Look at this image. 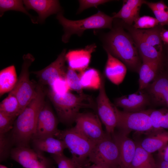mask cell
Segmentation results:
<instances>
[{
  "label": "cell",
  "mask_w": 168,
  "mask_h": 168,
  "mask_svg": "<svg viewBox=\"0 0 168 168\" xmlns=\"http://www.w3.org/2000/svg\"><path fill=\"white\" fill-rule=\"evenodd\" d=\"M57 119L49 105L45 101L39 112L32 139L56 137L59 130Z\"/></svg>",
  "instance_id": "obj_11"
},
{
  "label": "cell",
  "mask_w": 168,
  "mask_h": 168,
  "mask_svg": "<svg viewBox=\"0 0 168 168\" xmlns=\"http://www.w3.org/2000/svg\"><path fill=\"white\" fill-rule=\"evenodd\" d=\"M144 0H126L123 1L120 10L114 14V19H120L126 25L132 26L135 21L139 16V12L142 5L145 4Z\"/></svg>",
  "instance_id": "obj_21"
},
{
  "label": "cell",
  "mask_w": 168,
  "mask_h": 168,
  "mask_svg": "<svg viewBox=\"0 0 168 168\" xmlns=\"http://www.w3.org/2000/svg\"><path fill=\"white\" fill-rule=\"evenodd\" d=\"M149 96L151 102L157 105H166L168 94V75L157 74L154 80L144 90Z\"/></svg>",
  "instance_id": "obj_19"
},
{
  "label": "cell",
  "mask_w": 168,
  "mask_h": 168,
  "mask_svg": "<svg viewBox=\"0 0 168 168\" xmlns=\"http://www.w3.org/2000/svg\"><path fill=\"white\" fill-rule=\"evenodd\" d=\"M65 79L70 90L83 93V88L81 84L79 75L76 71L68 68L65 73Z\"/></svg>",
  "instance_id": "obj_32"
},
{
  "label": "cell",
  "mask_w": 168,
  "mask_h": 168,
  "mask_svg": "<svg viewBox=\"0 0 168 168\" xmlns=\"http://www.w3.org/2000/svg\"><path fill=\"white\" fill-rule=\"evenodd\" d=\"M36 96L15 119L12 137L17 146L27 147L32 139L38 115L44 102L45 93L41 85L36 87Z\"/></svg>",
  "instance_id": "obj_2"
},
{
  "label": "cell",
  "mask_w": 168,
  "mask_h": 168,
  "mask_svg": "<svg viewBox=\"0 0 168 168\" xmlns=\"http://www.w3.org/2000/svg\"><path fill=\"white\" fill-rule=\"evenodd\" d=\"M23 59L21 72L16 83L9 93L15 96L18 99L20 113L37 94V86L30 80L29 71V67L35 58L31 54L28 53L23 56Z\"/></svg>",
  "instance_id": "obj_6"
},
{
  "label": "cell",
  "mask_w": 168,
  "mask_h": 168,
  "mask_svg": "<svg viewBox=\"0 0 168 168\" xmlns=\"http://www.w3.org/2000/svg\"><path fill=\"white\" fill-rule=\"evenodd\" d=\"M33 168H46L44 167H35Z\"/></svg>",
  "instance_id": "obj_45"
},
{
  "label": "cell",
  "mask_w": 168,
  "mask_h": 168,
  "mask_svg": "<svg viewBox=\"0 0 168 168\" xmlns=\"http://www.w3.org/2000/svg\"><path fill=\"white\" fill-rule=\"evenodd\" d=\"M129 168H157L151 153L137 145L136 152Z\"/></svg>",
  "instance_id": "obj_25"
},
{
  "label": "cell",
  "mask_w": 168,
  "mask_h": 168,
  "mask_svg": "<svg viewBox=\"0 0 168 168\" xmlns=\"http://www.w3.org/2000/svg\"><path fill=\"white\" fill-rule=\"evenodd\" d=\"M167 106H168V104L167 105Z\"/></svg>",
  "instance_id": "obj_48"
},
{
  "label": "cell",
  "mask_w": 168,
  "mask_h": 168,
  "mask_svg": "<svg viewBox=\"0 0 168 168\" xmlns=\"http://www.w3.org/2000/svg\"><path fill=\"white\" fill-rule=\"evenodd\" d=\"M166 111L163 109L152 110L150 117L153 129L157 130L162 128L160 126L161 119L162 116Z\"/></svg>",
  "instance_id": "obj_37"
},
{
  "label": "cell",
  "mask_w": 168,
  "mask_h": 168,
  "mask_svg": "<svg viewBox=\"0 0 168 168\" xmlns=\"http://www.w3.org/2000/svg\"><path fill=\"white\" fill-rule=\"evenodd\" d=\"M159 25L156 18L150 16H139L134 21L132 26L138 29H148L153 28Z\"/></svg>",
  "instance_id": "obj_33"
},
{
  "label": "cell",
  "mask_w": 168,
  "mask_h": 168,
  "mask_svg": "<svg viewBox=\"0 0 168 168\" xmlns=\"http://www.w3.org/2000/svg\"><path fill=\"white\" fill-rule=\"evenodd\" d=\"M105 76L102 75L96 106L99 116L105 126L106 133L111 135L117 127V119L114 105L111 103L105 92Z\"/></svg>",
  "instance_id": "obj_9"
},
{
  "label": "cell",
  "mask_w": 168,
  "mask_h": 168,
  "mask_svg": "<svg viewBox=\"0 0 168 168\" xmlns=\"http://www.w3.org/2000/svg\"><path fill=\"white\" fill-rule=\"evenodd\" d=\"M88 159L89 162L110 168L120 166L118 147L111 135L107 133L104 138L95 144Z\"/></svg>",
  "instance_id": "obj_7"
},
{
  "label": "cell",
  "mask_w": 168,
  "mask_h": 168,
  "mask_svg": "<svg viewBox=\"0 0 168 168\" xmlns=\"http://www.w3.org/2000/svg\"><path fill=\"white\" fill-rule=\"evenodd\" d=\"M16 119L0 112V134H4L12 129Z\"/></svg>",
  "instance_id": "obj_34"
},
{
  "label": "cell",
  "mask_w": 168,
  "mask_h": 168,
  "mask_svg": "<svg viewBox=\"0 0 168 168\" xmlns=\"http://www.w3.org/2000/svg\"><path fill=\"white\" fill-rule=\"evenodd\" d=\"M83 168H110L108 167L105 166H104L93 163V164L90 165V164H88L85 166Z\"/></svg>",
  "instance_id": "obj_43"
},
{
  "label": "cell",
  "mask_w": 168,
  "mask_h": 168,
  "mask_svg": "<svg viewBox=\"0 0 168 168\" xmlns=\"http://www.w3.org/2000/svg\"><path fill=\"white\" fill-rule=\"evenodd\" d=\"M56 18L63 28L64 34L62 36V40L64 43L69 41L72 35L76 34L81 36L84 32L87 30L111 29L114 20L112 16L100 11L89 17L78 20L67 19L61 12L57 14Z\"/></svg>",
  "instance_id": "obj_4"
},
{
  "label": "cell",
  "mask_w": 168,
  "mask_h": 168,
  "mask_svg": "<svg viewBox=\"0 0 168 168\" xmlns=\"http://www.w3.org/2000/svg\"><path fill=\"white\" fill-rule=\"evenodd\" d=\"M66 50L64 49L57 58L44 68L31 73L35 75L41 85L51 86L57 79L65 78V55Z\"/></svg>",
  "instance_id": "obj_12"
},
{
  "label": "cell",
  "mask_w": 168,
  "mask_h": 168,
  "mask_svg": "<svg viewBox=\"0 0 168 168\" xmlns=\"http://www.w3.org/2000/svg\"><path fill=\"white\" fill-rule=\"evenodd\" d=\"M145 4L152 11L160 25L168 26V7L163 1L156 2L146 1Z\"/></svg>",
  "instance_id": "obj_31"
},
{
  "label": "cell",
  "mask_w": 168,
  "mask_h": 168,
  "mask_svg": "<svg viewBox=\"0 0 168 168\" xmlns=\"http://www.w3.org/2000/svg\"><path fill=\"white\" fill-rule=\"evenodd\" d=\"M112 135L118 147L120 166L123 168H129L135 154L137 145L127 134L122 132L114 133Z\"/></svg>",
  "instance_id": "obj_15"
},
{
  "label": "cell",
  "mask_w": 168,
  "mask_h": 168,
  "mask_svg": "<svg viewBox=\"0 0 168 168\" xmlns=\"http://www.w3.org/2000/svg\"><path fill=\"white\" fill-rule=\"evenodd\" d=\"M118 127L127 134L130 130L145 132L153 129L150 117L152 110L128 112L119 110L114 105Z\"/></svg>",
  "instance_id": "obj_8"
},
{
  "label": "cell",
  "mask_w": 168,
  "mask_h": 168,
  "mask_svg": "<svg viewBox=\"0 0 168 168\" xmlns=\"http://www.w3.org/2000/svg\"><path fill=\"white\" fill-rule=\"evenodd\" d=\"M115 168H123L122 167V166H121L119 165Z\"/></svg>",
  "instance_id": "obj_46"
},
{
  "label": "cell",
  "mask_w": 168,
  "mask_h": 168,
  "mask_svg": "<svg viewBox=\"0 0 168 168\" xmlns=\"http://www.w3.org/2000/svg\"><path fill=\"white\" fill-rule=\"evenodd\" d=\"M33 142L35 147L39 151L52 155L63 154L64 150L67 148L63 140L54 137L33 139Z\"/></svg>",
  "instance_id": "obj_23"
},
{
  "label": "cell",
  "mask_w": 168,
  "mask_h": 168,
  "mask_svg": "<svg viewBox=\"0 0 168 168\" xmlns=\"http://www.w3.org/2000/svg\"><path fill=\"white\" fill-rule=\"evenodd\" d=\"M58 168H77L72 159L65 156L63 153L58 155H52Z\"/></svg>",
  "instance_id": "obj_35"
},
{
  "label": "cell",
  "mask_w": 168,
  "mask_h": 168,
  "mask_svg": "<svg viewBox=\"0 0 168 168\" xmlns=\"http://www.w3.org/2000/svg\"><path fill=\"white\" fill-rule=\"evenodd\" d=\"M74 126L85 137L96 143L104 138L107 133L103 130L98 116L92 113H80Z\"/></svg>",
  "instance_id": "obj_10"
},
{
  "label": "cell",
  "mask_w": 168,
  "mask_h": 168,
  "mask_svg": "<svg viewBox=\"0 0 168 168\" xmlns=\"http://www.w3.org/2000/svg\"><path fill=\"white\" fill-rule=\"evenodd\" d=\"M47 94L59 120L65 124H71L75 122L81 109L94 107L91 97L83 93L75 95L69 91L59 94L50 88Z\"/></svg>",
  "instance_id": "obj_3"
},
{
  "label": "cell",
  "mask_w": 168,
  "mask_h": 168,
  "mask_svg": "<svg viewBox=\"0 0 168 168\" xmlns=\"http://www.w3.org/2000/svg\"><path fill=\"white\" fill-rule=\"evenodd\" d=\"M108 0H80L79 7L77 14H79L85 10L92 7H97L98 6L110 1Z\"/></svg>",
  "instance_id": "obj_36"
},
{
  "label": "cell",
  "mask_w": 168,
  "mask_h": 168,
  "mask_svg": "<svg viewBox=\"0 0 168 168\" xmlns=\"http://www.w3.org/2000/svg\"><path fill=\"white\" fill-rule=\"evenodd\" d=\"M139 69L138 90H145L155 79L161 64L154 61L142 60Z\"/></svg>",
  "instance_id": "obj_22"
},
{
  "label": "cell",
  "mask_w": 168,
  "mask_h": 168,
  "mask_svg": "<svg viewBox=\"0 0 168 168\" xmlns=\"http://www.w3.org/2000/svg\"><path fill=\"white\" fill-rule=\"evenodd\" d=\"M162 128L168 129V111H167L162 116L160 123Z\"/></svg>",
  "instance_id": "obj_41"
},
{
  "label": "cell",
  "mask_w": 168,
  "mask_h": 168,
  "mask_svg": "<svg viewBox=\"0 0 168 168\" xmlns=\"http://www.w3.org/2000/svg\"><path fill=\"white\" fill-rule=\"evenodd\" d=\"M24 4L27 9H32L38 15V22H43L50 15L61 12L59 1L56 0H25Z\"/></svg>",
  "instance_id": "obj_18"
},
{
  "label": "cell",
  "mask_w": 168,
  "mask_h": 168,
  "mask_svg": "<svg viewBox=\"0 0 168 168\" xmlns=\"http://www.w3.org/2000/svg\"><path fill=\"white\" fill-rule=\"evenodd\" d=\"M156 164L157 168H168V162L160 159Z\"/></svg>",
  "instance_id": "obj_42"
},
{
  "label": "cell",
  "mask_w": 168,
  "mask_h": 168,
  "mask_svg": "<svg viewBox=\"0 0 168 168\" xmlns=\"http://www.w3.org/2000/svg\"><path fill=\"white\" fill-rule=\"evenodd\" d=\"M11 156L24 168H46V163L42 157L27 147L17 146L12 150Z\"/></svg>",
  "instance_id": "obj_16"
},
{
  "label": "cell",
  "mask_w": 168,
  "mask_h": 168,
  "mask_svg": "<svg viewBox=\"0 0 168 168\" xmlns=\"http://www.w3.org/2000/svg\"><path fill=\"white\" fill-rule=\"evenodd\" d=\"M106 52L107 59L104 69L105 75L113 83L119 85L123 81L127 68L121 61Z\"/></svg>",
  "instance_id": "obj_20"
},
{
  "label": "cell",
  "mask_w": 168,
  "mask_h": 168,
  "mask_svg": "<svg viewBox=\"0 0 168 168\" xmlns=\"http://www.w3.org/2000/svg\"><path fill=\"white\" fill-rule=\"evenodd\" d=\"M55 138L64 142L77 168H83L89 164L88 156L96 143L87 138L75 127L59 130Z\"/></svg>",
  "instance_id": "obj_5"
},
{
  "label": "cell",
  "mask_w": 168,
  "mask_h": 168,
  "mask_svg": "<svg viewBox=\"0 0 168 168\" xmlns=\"http://www.w3.org/2000/svg\"><path fill=\"white\" fill-rule=\"evenodd\" d=\"M162 26L159 24L153 28L148 29H135L137 32L147 43L162 54L163 45L160 36Z\"/></svg>",
  "instance_id": "obj_26"
},
{
  "label": "cell",
  "mask_w": 168,
  "mask_h": 168,
  "mask_svg": "<svg viewBox=\"0 0 168 168\" xmlns=\"http://www.w3.org/2000/svg\"><path fill=\"white\" fill-rule=\"evenodd\" d=\"M159 159L168 162V143L158 150Z\"/></svg>",
  "instance_id": "obj_39"
},
{
  "label": "cell",
  "mask_w": 168,
  "mask_h": 168,
  "mask_svg": "<svg viewBox=\"0 0 168 168\" xmlns=\"http://www.w3.org/2000/svg\"><path fill=\"white\" fill-rule=\"evenodd\" d=\"M160 36L162 42L168 46V30L162 27L160 32Z\"/></svg>",
  "instance_id": "obj_40"
},
{
  "label": "cell",
  "mask_w": 168,
  "mask_h": 168,
  "mask_svg": "<svg viewBox=\"0 0 168 168\" xmlns=\"http://www.w3.org/2000/svg\"><path fill=\"white\" fill-rule=\"evenodd\" d=\"M79 75L83 89H99L101 83V76L97 69L92 68L86 69L80 72Z\"/></svg>",
  "instance_id": "obj_27"
},
{
  "label": "cell",
  "mask_w": 168,
  "mask_h": 168,
  "mask_svg": "<svg viewBox=\"0 0 168 168\" xmlns=\"http://www.w3.org/2000/svg\"><path fill=\"white\" fill-rule=\"evenodd\" d=\"M18 78L15 66L11 65L0 72V96L10 92L15 86Z\"/></svg>",
  "instance_id": "obj_24"
},
{
  "label": "cell",
  "mask_w": 168,
  "mask_h": 168,
  "mask_svg": "<svg viewBox=\"0 0 168 168\" xmlns=\"http://www.w3.org/2000/svg\"><path fill=\"white\" fill-rule=\"evenodd\" d=\"M23 1L20 0H0V16L2 17L4 12L10 10H13L23 12L28 15L31 21L34 24L38 23L35 18L27 12L24 6Z\"/></svg>",
  "instance_id": "obj_30"
},
{
  "label": "cell",
  "mask_w": 168,
  "mask_h": 168,
  "mask_svg": "<svg viewBox=\"0 0 168 168\" xmlns=\"http://www.w3.org/2000/svg\"><path fill=\"white\" fill-rule=\"evenodd\" d=\"M121 22L134 41L142 60L154 61L161 64L162 54L147 43L132 26L126 25Z\"/></svg>",
  "instance_id": "obj_17"
},
{
  "label": "cell",
  "mask_w": 168,
  "mask_h": 168,
  "mask_svg": "<svg viewBox=\"0 0 168 168\" xmlns=\"http://www.w3.org/2000/svg\"><path fill=\"white\" fill-rule=\"evenodd\" d=\"M96 48V45L93 44L84 49L69 51L65 55L68 67L80 72L86 69L90 62L91 54Z\"/></svg>",
  "instance_id": "obj_14"
},
{
  "label": "cell",
  "mask_w": 168,
  "mask_h": 168,
  "mask_svg": "<svg viewBox=\"0 0 168 168\" xmlns=\"http://www.w3.org/2000/svg\"><path fill=\"white\" fill-rule=\"evenodd\" d=\"M50 87L52 90L59 94L69 92L70 90L65 78L57 79Z\"/></svg>",
  "instance_id": "obj_38"
},
{
  "label": "cell",
  "mask_w": 168,
  "mask_h": 168,
  "mask_svg": "<svg viewBox=\"0 0 168 168\" xmlns=\"http://www.w3.org/2000/svg\"><path fill=\"white\" fill-rule=\"evenodd\" d=\"M0 112L12 118H17L20 113V106L15 96L9 93L0 102Z\"/></svg>",
  "instance_id": "obj_29"
},
{
  "label": "cell",
  "mask_w": 168,
  "mask_h": 168,
  "mask_svg": "<svg viewBox=\"0 0 168 168\" xmlns=\"http://www.w3.org/2000/svg\"><path fill=\"white\" fill-rule=\"evenodd\" d=\"M168 143V134L161 133L144 139L140 144L144 150L151 153L159 150Z\"/></svg>",
  "instance_id": "obj_28"
},
{
  "label": "cell",
  "mask_w": 168,
  "mask_h": 168,
  "mask_svg": "<svg viewBox=\"0 0 168 168\" xmlns=\"http://www.w3.org/2000/svg\"><path fill=\"white\" fill-rule=\"evenodd\" d=\"M167 58H168V50H167Z\"/></svg>",
  "instance_id": "obj_47"
},
{
  "label": "cell",
  "mask_w": 168,
  "mask_h": 168,
  "mask_svg": "<svg viewBox=\"0 0 168 168\" xmlns=\"http://www.w3.org/2000/svg\"><path fill=\"white\" fill-rule=\"evenodd\" d=\"M0 168H8L4 165H0Z\"/></svg>",
  "instance_id": "obj_44"
},
{
  "label": "cell",
  "mask_w": 168,
  "mask_h": 168,
  "mask_svg": "<svg viewBox=\"0 0 168 168\" xmlns=\"http://www.w3.org/2000/svg\"><path fill=\"white\" fill-rule=\"evenodd\" d=\"M124 29L121 21L113 25L111 30L103 36L104 48L128 69L138 72L142 60L133 38Z\"/></svg>",
  "instance_id": "obj_1"
},
{
  "label": "cell",
  "mask_w": 168,
  "mask_h": 168,
  "mask_svg": "<svg viewBox=\"0 0 168 168\" xmlns=\"http://www.w3.org/2000/svg\"><path fill=\"white\" fill-rule=\"evenodd\" d=\"M151 102L149 96L144 90L115 99L114 105L125 111L136 112L144 110Z\"/></svg>",
  "instance_id": "obj_13"
}]
</instances>
